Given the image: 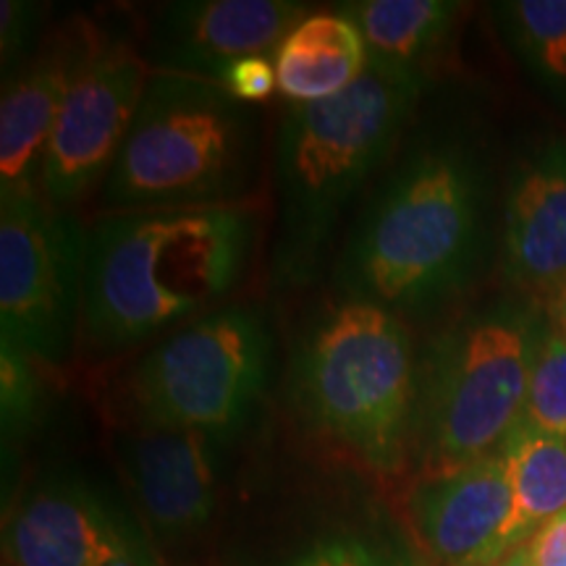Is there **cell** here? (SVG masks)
Segmentation results:
<instances>
[{"instance_id": "obj_1", "label": "cell", "mask_w": 566, "mask_h": 566, "mask_svg": "<svg viewBox=\"0 0 566 566\" xmlns=\"http://www.w3.org/2000/svg\"><path fill=\"white\" fill-rule=\"evenodd\" d=\"M252 239L242 205L103 216L87 229L80 344L116 354L200 315L242 279Z\"/></svg>"}, {"instance_id": "obj_2", "label": "cell", "mask_w": 566, "mask_h": 566, "mask_svg": "<svg viewBox=\"0 0 566 566\" xmlns=\"http://www.w3.org/2000/svg\"><path fill=\"white\" fill-rule=\"evenodd\" d=\"M480 233V171L459 142L401 155L354 221L336 258L344 300L396 317L430 313L472 271Z\"/></svg>"}, {"instance_id": "obj_3", "label": "cell", "mask_w": 566, "mask_h": 566, "mask_svg": "<svg viewBox=\"0 0 566 566\" xmlns=\"http://www.w3.org/2000/svg\"><path fill=\"white\" fill-rule=\"evenodd\" d=\"M424 87L420 74L367 63L342 95L286 111L275 137L279 286H307L315 279L346 208L396 150Z\"/></svg>"}, {"instance_id": "obj_4", "label": "cell", "mask_w": 566, "mask_h": 566, "mask_svg": "<svg viewBox=\"0 0 566 566\" xmlns=\"http://www.w3.org/2000/svg\"><path fill=\"white\" fill-rule=\"evenodd\" d=\"M258 113L221 84L155 74L101 184L108 212L239 205L258 155Z\"/></svg>"}, {"instance_id": "obj_5", "label": "cell", "mask_w": 566, "mask_h": 566, "mask_svg": "<svg viewBox=\"0 0 566 566\" xmlns=\"http://www.w3.org/2000/svg\"><path fill=\"white\" fill-rule=\"evenodd\" d=\"M543 307L499 302L464 317L420 363L412 438L424 475L499 454L522 420Z\"/></svg>"}, {"instance_id": "obj_6", "label": "cell", "mask_w": 566, "mask_h": 566, "mask_svg": "<svg viewBox=\"0 0 566 566\" xmlns=\"http://www.w3.org/2000/svg\"><path fill=\"white\" fill-rule=\"evenodd\" d=\"M417 378L420 363L401 317L342 300L302 344L294 394L321 433L391 470L412 438Z\"/></svg>"}, {"instance_id": "obj_7", "label": "cell", "mask_w": 566, "mask_h": 566, "mask_svg": "<svg viewBox=\"0 0 566 566\" xmlns=\"http://www.w3.org/2000/svg\"><path fill=\"white\" fill-rule=\"evenodd\" d=\"M271 334L254 310L226 307L174 331L134 365L124 394L134 424L221 441L247 422L271 373Z\"/></svg>"}, {"instance_id": "obj_8", "label": "cell", "mask_w": 566, "mask_h": 566, "mask_svg": "<svg viewBox=\"0 0 566 566\" xmlns=\"http://www.w3.org/2000/svg\"><path fill=\"white\" fill-rule=\"evenodd\" d=\"M87 231L40 192L0 195V344L59 365L80 342Z\"/></svg>"}, {"instance_id": "obj_9", "label": "cell", "mask_w": 566, "mask_h": 566, "mask_svg": "<svg viewBox=\"0 0 566 566\" xmlns=\"http://www.w3.org/2000/svg\"><path fill=\"white\" fill-rule=\"evenodd\" d=\"M150 80L153 69L145 55L122 42L101 45L92 53L48 139L40 171L42 200L71 210L92 187L103 184Z\"/></svg>"}, {"instance_id": "obj_10", "label": "cell", "mask_w": 566, "mask_h": 566, "mask_svg": "<svg viewBox=\"0 0 566 566\" xmlns=\"http://www.w3.org/2000/svg\"><path fill=\"white\" fill-rule=\"evenodd\" d=\"M11 566H160L145 530L76 475H51L13 509L3 537Z\"/></svg>"}, {"instance_id": "obj_11", "label": "cell", "mask_w": 566, "mask_h": 566, "mask_svg": "<svg viewBox=\"0 0 566 566\" xmlns=\"http://www.w3.org/2000/svg\"><path fill=\"white\" fill-rule=\"evenodd\" d=\"M304 17L296 0H179L155 13L142 55L155 74L221 84L237 61L275 53Z\"/></svg>"}, {"instance_id": "obj_12", "label": "cell", "mask_w": 566, "mask_h": 566, "mask_svg": "<svg viewBox=\"0 0 566 566\" xmlns=\"http://www.w3.org/2000/svg\"><path fill=\"white\" fill-rule=\"evenodd\" d=\"M514 495L501 454L422 475L407 495L415 541L441 566H491L512 551Z\"/></svg>"}, {"instance_id": "obj_13", "label": "cell", "mask_w": 566, "mask_h": 566, "mask_svg": "<svg viewBox=\"0 0 566 566\" xmlns=\"http://www.w3.org/2000/svg\"><path fill=\"white\" fill-rule=\"evenodd\" d=\"M218 438L197 430L134 424L116 436V457L139 514L160 541L176 543L208 525L216 512Z\"/></svg>"}, {"instance_id": "obj_14", "label": "cell", "mask_w": 566, "mask_h": 566, "mask_svg": "<svg viewBox=\"0 0 566 566\" xmlns=\"http://www.w3.org/2000/svg\"><path fill=\"white\" fill-rule=\"evenodd\" d=\"M95 32L74 21L24 69L6 76L0 101V195L40 192V171L61 105L92 53Z\"/></svg>"}, {"instance_id": "obj_15", "label": "cell", "mask_w": 566, "mask_h": 566, "mask_svg": "<svg viewBox=\"0 0 566 566\" xmlns=\"http://www.w3.org/2000/svg\"><path fill=\"white\" fill-rule=\"evenodd\" d=\"M504 271L541 302L566 283V139L543 145L509 184Z\"/></svg>"}, {"instance_id": "obj_16", "label": "cell", "mask_w": 566, "mask_h": 566, "mask_svg": "<svg viewBox=\"0 0 566 566\" xmlns=\"http://www.w3.org/2000/svg\"><path fill=\"white\" fill-rule=\"evenodd\" d=\"M367 63L363 34L342 11L307 13L273 53L279 90L292 105L342 95L359 82Z\"/></svg>"}, {"instance_id": "obj_17", "label": "cell", "mask_w": 566, "mask_h": 566, "mask_svg": "<svg viewBox=\"0 0 566 566\" xmlns=\"http://www.w3.org/2000/svg\"><path fill=\"white\" fill-rule=\"evenodd\" d=\"M363 34L367 59L407 74L424 76V66L449 40L459 3L449 0H359L342 6Z\"/></svg>"}, {"instance_id": "obj_18", "label": "cell", "mask_w": 566, "mask_h": 566, "mask_svg": "<svg viewBox=\"0 0 566 566\" xmlns=\"http://www.w3.org/2000/svg\"><path fill=\"white\" fill-rule=\"evenodd\" d=\"M514 495L512 548L530 541L537 527L566 512V438L546 436L516 422L499 451Z\"/></svg>"}, {"instance_id": "obj_19", "label": "cell", "mask_w": 566, "mask_h": 566, "mask_svg": "<svg viewBox=\"0 0 566 566\" xmlns=\"http://www.w3.org/2000/svg\"><path fill=\"white\" fill-rule=\"evenodd\" d=\"M495 19L516 61L566 105V0H506Z\"/></svg>"}, {"instance_id": "obj_20", "label": "cell", "mask_w": 566, "mask_h": 566, "mask_svg": "<svg viewBox=\"0 0 566 566\" xmlns=\"http://www.w3.org/2000/svg\"><path fill=\"white\" fill-rule=\"evenodd\" d=\"M520 422L546 436L566 438V338L548 321H543L537 338Z\"/></svg>"}, {"instance_id": "obj_21", "label": "cell", "mask_w": 566, "mask_h": 566, "mask_svg": "<svg viewBox=\"0 0 566 566\" xmlns=\"http://www.w3.org/2000/svg\"><path fill=\"white\" fill-rule=\"evenodd\" d=\"M38 365L21 352L0 344V420L6 441L24 436L38 420Z\"/></svg>"}, {"instance_id": "obj_22", "label": "cell", "mask_w": 566, "mask_h": 566, "mask_svg": "<svg viewBox=\"0 0 566 566\" xmlns=\"http://www.w3.org/2000/svg\"><path fill=\"white\" fill-rule=\"evenodd\" d=\"M42 17H45L42 6L30 3V0H3L0 3V61H3L6 76L19 71V63L27 59L38 40Z\"/></svg>"}, {"instance_id": "obj_23", "label": "cell", "mask_w": 566, "mask_h": 566, "mask_svg": "<svg viewBox=\"0 0 566 566\" xmlns=\"http://www.w3.org/2000/svg\"><path fill=\"white\" fill-rule=\"evenodd\" d=\"M221 87L247 105L265 101L273 95V90H279L273 61H268V55H250V59L237 61L223 74Z\"/></svg>"}, {"instance_id": "obj_24", "label": "cell", "mask_w": 566, "mask_h": 566, "mask_svg": "<svg viewBox=\"0 0 566 566\" xmlns=\"http://www.w3.org/2000/svg\"><path fill=\"white\" fill-rule=\"evenodd\" d=\"M525 546L533 566H566V512L537 527Z\"/></svg>"}, {"instance_id": "obj_25", "label": "cell", "mask_w": 566, "mask_h": 566, "mask_svg": "<svg viewBox=\"0 0 566 566\" xmlns=\"http://www.w3.org/2000/svg\"><path fill=\"white\" fill-rule=\"evenodd\" d=\"M292 566H344V543H323Z\"/></svg>"}, {"instance_id": "obj_26", "label": "cell", "mask_w": 566, "mask_h": 566, "mask_svg": "<svg viewBox=\"0 0 566 566\" xmlns=\"http://www.w3.org/2000/svg\"><path fill=\"white\" fill-rule=\"evenodd\" d=\"M543 315H546V321L566 338V283L554 296H548V300L543 302Z\"/></svg>"}, {"instance_id": "obj_27", "label": "cell", "mask_w": 566, "mask_h": 566, "mask_svg": "<svg viewBox=\"0 0 566 566\" xmlns=\"http://www.w3.org/2000/svg\"><path fill=\"white\" fill-rule=\"evenodd\" d=\"M344 566H386L359 543H344Z\"/></svg>"}, {"instance_id": "obj_28", "label": "cell", "mask_w": 566, "mask_h": 566, "mask_svg": "<svg viewBox=\"0 0 566 566\" xmlns=\"http://www.w3.org/2000/svg\"><path fill=\"white\" fill-rule=\"evenodd\" d=\"M491 566H533V562H530L527 546L522 543V546H514L512 551H506V554L501 556L499 562H493Z\"/></svg>"}]
</instances>
